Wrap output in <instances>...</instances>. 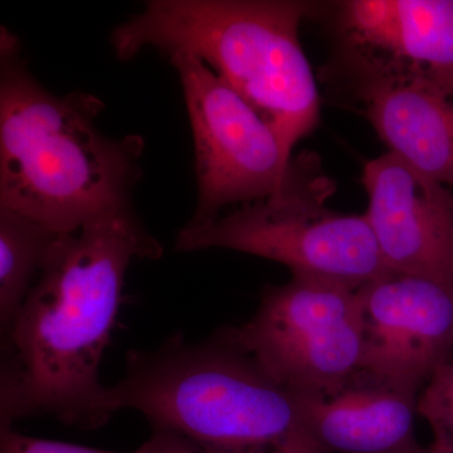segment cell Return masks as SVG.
<instances>
[{
  "label": "cell",
  "mask_w": 453,
  "mask_h": 453,
  "mask_svg": "<svg viewBox=\"0 0 453 453\" xmlns=\"http://www.w3.org/2000/svg\"><path fill=\"white\" fill-rule=\"evenodd\" d=\"M103 101L86 92L52 94L29 73L22 44L0 28V208L73 234L130 210L144 140L97 129Z\"/></svg>",
  "instance_id": "7a4b0ae2"
},
{
  "label": "cell",
  "mask_w": 453,
  "mask_h": 453,
  "mask_svg": "<svg viewBox=\"0 0 453 453\" xmlns=\"http://www.w3.org/2000/svg\"><path fill=\"white\" fill-rule=\"evenodd\" d=\"M57 234L0 208V324H12L31 292Z\"/></svg>",
  "instance_id": "4fadbf2b"
},
{
  "label": "cell",
  "mask_w": 453,
  "mask_h": 453,
  "mask_svg": "<svg viewBox=\"0 0 453 453\" xmlns=\"http://www.w3.org/2000/svg\"><path fill=\"white\" fill-rule=\"evenodd\" d=\"M148 453H219L170 429L153 427L145 441Z\"/></svg>",
  "instance_id": "2e32d148"
},
{
  "label": "cell",
  "mask_w": 453,
  "mask_h": 453,
  "mask_svg": "<svg viewBox=\"0 0 453 453\" xmlns=\"http://www.w3.org/2000/svg\"><path fill=\"white\" fill-rule=\"evenodd\" d=\"M226 330L295 396L332 395L362 363L357 290L326 280L292 276L267 286L255 315Z\"/></svg>",
  "instance_id": "8992f818"
},
{
  "label": "cell",
  "mask_w": 453,
  "mask_h": 453,
  "mask_svg": "<svg viewBox=\"0 0 453 453\" xmlns=\"http://www.w3.org/2000/svg\"><path fill=\"white\" fill-rule=\"evenodd\" d=\"M421 453H440V452H437V451H434V449H431V447H427V449H422V452Z\"/></svg>",
  "instance_id": "e0dca14e"
},
{
  "label": "cell",
  "mask_w": 453,
  "mask_h": 453,
  "mask_svg": "<svg viewBox=\"0 0 453 453\" xmlns=\"http://www.w3.org/2000/svg\"><path fill=\"white\" fill-rule=\"evenodd\" d=\"M169 59L180 79L195 140L198 199L188 225L276 195L292 157L270 122L201 59L186 53Z\"/></svg>",
  "instance_id": "52a82bcc"
},
{
  "label": "cell",
  "mask_w": 453,
  "mask_h": 453,
  "mask_svg": "<svg viewBox=\"0 0 453 453\" xmlns=\"http://www.w3.org/2000/svg\"><path fill=\"white\" fill-rule=\"evenodd\" d=\"M335 71L390 153L453 186V104L395 57L342 40Z\"/></svg>",
  "instance_id": "ba28073f"
},
{
  "label": "cell",
  "mask_w": 453,
  "mask_h": 453,
  "mask_svg": "<svg viewBox=\"0 0 453 453\" xmlns=\"http://www.w3.org/2000/svg\"><path fill=\"white\" fill-rule=\"evenodd\" d=\"M360 368L419 392L453 356V288L389 273L357 290Z\"/></svg>",
  "instance_id": "9c48e42d"
},
{
  "label": "cell",
  "mask_w": 453,
  "mask_h": 453,
  "mask_svg": "<svg viewBox=\"0 0 453 453\" xmlns=\"http://www.w3.org/2000/svg\"><path fill=\"white\" fill-rule=\"evenodd\" d=\"M419 392L357 369L332 395L296 396L311 436L333 453H421L414 434Z\"/></svg>",
  "instance_id": "8fae6325"
},
{
  "label": "cell",
  "mask_w": 453,
  "mask_h": 453,
  "mask_svg": "<svg viewBox=\"0 0 453 453\" xmlns=\"http://www.w3.org/2000/svg\"><path fill=\"white\" fill-rule=\"evenodd\" d=\"M417 413L434 432L431 449L453 453V356L431 375L417 401Z\"/></svg>",
  "instance_id": "5bb4252c"
},
{
  "label": "cell",
  "mask_w": 453,
  "mask_h": 453,
  "mask_svg": "<svg viewBox=\"0 0 453 453\" xmlns=\"http://www.w3.org/2000/svg\"><path fill=\"white\" fill-rule=\"evenodd\" d=\"M351 41L404 62L453 104V0H360Z\"/></svg>",
  "instance_id": "7c38bea8"
},
{
  "label": "cell",
  "mask_w": 453,
  "mask_h": 453,
  "mask_svg": "<svg viewBox=\"0 0 453 453\" xmlns=\"http://www.w3.org/2000/svg\"><path fill=\"white\" fill-rule=\"evenodd\" d=\"M366 219L392 273L453 288V193L398 155L366 164Z\"/></svg>",
  "instance_id": "30bf717a"
},
{
  "label": "cell",
  "mask_w": 453,
  "mask_h": 453,
  "mask_svg": "<svg viewBox=\"0 0 453 453\" xmlns=\"http://www.w3.org/2000/svg\"><path fill=\"white\" fill-rule=\"evenodd\" d=\"M0 453H148L145 442L130 452L110 451L92 447L74 445L62 441L26 436L14 427H0Z\"/></svg>",
  "instance_id": "9a60e30c"
},
{
  "label": "cell",
  "mask_w": 453,
  "mask_h": 453,
  "mask_svg": "<svg viewBox=\"0 0 453 453\" xmlns=\"http://www.w3.org/2000/svg\"><path fill=\"white\" fill-rule=\"evenodd\" d=\"M110 417L135 411L219 453H333L310 434L296 396L273 380L226 329L202 342L174 334L130 350L107 386Z\"/></svg>",
  "instance_id": "3957f363"
},
{
  "label": "cell",
  "mask_w": 453,
  "mask_h": 453,
  "mask_svg": "<svg viewBox=\"0 0 453 453\" xmlns=\"http://www.w3.org/2000/svg\"><path fill=\"white\" fill-rule=\"evenodd\" d=\"M297 0H151L112 32L116 57L142 50L186 53L204 62L279 134L286 153L320 118V97L300 42L315 11Z\"/></svg>",
  "instance_id": "277c9868"
},
{
  "label": "cell",
  "mask_w": 453,
  "mask_h": 453,
  "mask_svg": "<svg viewBox=\"0 0 453 453\" xmlns=\"http://www.w3.org/2000/svg\"><path fill=\"white\" fill-rule=\"evenodd\" d=\"M162 255L134 208L56 235L37 281L2 332L0 427L46 414L82 429L109 422L100 365L127 273L135 259Z\"/></svg>",
  "instance_id": "6da1fadb"
},
{
  "label": "cell",
  "mask_w": 453,
  "mask_h": 453,
  "mask_svg": "<svg viewBox=\"0 0 453 453\" xmlns=\"http://www.w3.org/2000/svg\"><path fill=\"white\" fill-rule=\"evenodd\" d=\"M336 190L320 157L303 151L291 160L276 195L232 208L203 225H187L178 251L231 250L280 262L292 276L315 277L357 290L389 275L365 214L327 208Z\"/></svg>",
  "instance_id": "5b68a950"
}]
</instances>
